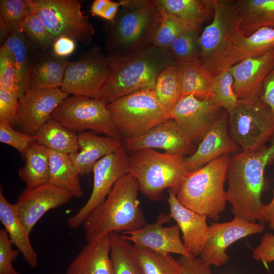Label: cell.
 Instances as JSON below:
<instances>
[{
	"instance_id": "cell-42",
	"label": "cell",
	"mask_w": 274,
	"mask_h": 274,
	"mask_svg": "<svg viewBox=\"0 0 274 274\" xmlns=\"http://www.w3.org/2000/svg\"><path fill=\"white\" fill-rule=\"evenodd\" d=\"M1 19L12 32L20 29V24L29 16L31 9L27 0H1Z\"/></svg>"
},
{
	"instance_id": "cell-38",
	"label": "cell",
	"mask_w": 274,
	"mask_h": 274,
	"mask_svg": "<svg viewBox=\"0 0 274 274\" xmlns=\"http://www.w3.org/2000/svg\"><path fill=\"white\" fill-rule=\"evenodd\" d=\"M160 10L161 19L154 37L152 45L160 49L168 51L174 41L182 33L192 27L184 20Z\"/></svg>"
},
{
	"instance_id": "cell-9",
	"label": "cell",
	"mask_w": 274,
	"mask_h": 274,
	"mask_svg": "<svg viewBox=\"0 0 274 274\" xmlns=\"http://www.w3.org/2000/svg\"><path fill=\"white\" fill-rule=\"evenodd\" d=\"M228 114L229 134L243 152L262 148L274 136V116L260 97L238 99Z\"/></svg>"
},
{
	"instance_id": "cell-11",
	"label": "cell",
	"mask_w": 274,
	"mask_h": 274,
	"mask_svg": "<svg viewBox=\"0 0 274 274\" xmlns=\"http://www.w3.org/2000/svg\"><path fill=\"white\" fill-rule=\"evenodd\" d=\"M51 118L74 132L90 130L122 140L107 105L98 98L68 96L54 110Z\"/></svg>"
},
{
	"instance_id": "cell-45",
	"label": "cell",
	"mask_w": 274,
	"mask_h": 274,
	"mask_svg": "<svg viewBox=\"0 0 274 274\" xmlns=\"http://www.w3.org/2000/svg\"><path fill=\"white\" fill-rule=\"evenodd\" d=\"M13 243L4 228L0 229V274H20L14 268V262L20 252L12 248Z\"/></svg>"
},
{
	"instance_id": "cell-46",
	"label": "cell",
	"mask_w": 274,
	"mask_h": 274,
	"mask_svg": "<svg viewBox=\"0 0 274 274\" xmlns=\"http://www.w3.org/2000/svg\"><path fill=\"white\" fill-rule=\"evenodd\" d=\"M19 98L15 94L0 88V122L16 126Z\"/></svg>"
},
{
	"instance_id": "cell-7",
	"label": "cell",
	"mask_w": 274,
	"mask_h": 274,
	"mask_svg": "<svg viewBox=\"0 0 274 274\" xmlns=\"http://www.w3.org/2000/svg\"><path fill=\"white\" fill-rule=\"evenodd\" d=\"M230 158L229 154L223 155L190 172L176 193L179 202L214 221H218L227 202L224 184Z\"/></svg>"
},
{
	"instance_id": "cell-47",
	"label": "cell",
	"mask_w": 274,
	"mask_h": 274,
	"mask_svg": "<svg viewBox=\"0 0 274 274\" xmlns=\"http://www.w3.org/2000/svg\"><path fill=\"white\" fill-rule=\"evenodd\" d=\"M177 261L181 274H212L211 265L200 257L181 255Z\"/></svg>"
},
{
	"instance_id": "cell-25",
	"label": "cell",
	"mask_w": 274,
	"mask_h": 274,
	"mask_svg": "<svg viewBox=\"0 0 274 274\" xmlns=\"http://www.w3.org/2000/svg\"><path fill=\"white\" fill-rule=\"evenodd\" d=\"M3 45L14 56L19 99L29 90L31 72L40 52L20 29L11 32Z\"/></svg>"
},
{
	"instance_id": "cell-5",
	"label": "cell",
	"mask_w": 274,
	"mask_h": 274,
	"mask_svg": "<svg viewBox=\"0 0 274 274\" xmlns=\"http://www.w3.org/2000/svg\"><path fill=\"white\" fill-rule=\"evenodd\" d=\"M213 20L199 38V61L215 76L233 65L242 17L236 1L213 0Z\"/></svg>"
},
{
	"instance_id": "cell-51",
	"label": "cell",
	"mask_w": 274,
	"mask_h": 274,
	"mask_svg": "<svg viewBox=\"0 0 274 274\" xmlns=\"http://www.w3.org/2000/svg\"><path fill=\"white\" fill-rule=\"evenodd\" d=\"M262 215L265 223L268 224V228L274 230V190L271 201L267 204L263 205Z\"/></svg>"
},
{
	"instance_id": "cell-44",
	"label": "cell",
	"mask_w": 274,
	"mask_h": 274,
	"mask_svg": "<svg viewBox=\"0 0 274 274\" xmlns=\"http://www.w3.org/2000/svg\"><path fill=\"white\" fill-rule=\"evenodd\" d=\"M0 142L18 151L23 156L30 143L36 142L35 135L15 130L9 124L0 122Z\"/></svg>"
},
{
	"instance_id": "cell-6",
	"label": "cell",
	"mask_w": 274,
	"mask_h": 274,
	"mask_svg": "<svg viewBox=\"0 0 274 274\" xmlns=\"http://www.w3.org/2000/svg\"><path fill=\"white\" fill-rule=\"evenodd\" d=\"M128 173L137 181L139 191L151 201L162 199L164 189L176 194L190 172L182 155L142 149L128 153Z\"/></svg>"
},
{
	"instance_id": "cell-10",
	"label": "cell",
	"mask_w": 274,
	"mask_h": 274,
	"mask_svg": "<svg viewBox=\"0 0 274 274\" xmlns=\"http://www.w3.org/2000/svg\"><path fill=\"white\" fill-rule=\"evenodd\" d=\"M31 13L37 15L54 42L67 37L85 45L91 42L95 30L89 17L81 11L78 0H27Z\"/></svg>"
},
{
	"instance_id": "cell-19",
	"label": "cell",
	"mask_w": 274,
	"mask_h": 274,
	"mask_svg": "<svg viewBox=\"0 0 274 274\" xmlns=\"http://www.w3.org/2000/svg\"><path fill=\"white\" fill-rule=\"evenodd\" d=\"M122 140L128 153L142 149H160L168 154L190 156L196 149L194 143L171 118L141 135Z\"/></svg>"
},
{
	"instance_id": "cell-29",
	"label": "cell",
	"mask_w": 274,
	"mask_h": 274,
	"mask_svg": "<svg viewBox=\"0 0 274 274\" xmlns=\"http://www.w3.org/2000/svg\"><path fill=\"white\" fill-rule=\"evenodd\" d=\"M161 10L187 22L199 30L214 15L213 0H154Z\"/></svg>"
},
{
	"instance_id": "cell-39",
	"label": "cell",
	"mask_w": 274,
	"mask_h": 274,
	"mask_svg": "<svg viewBox=\"0 0 274 274\" xmlns=\"http://www.w3.org/2000/svg\"><path fill=\"white\" fill-rule=\"evenodd\" d=\"M198 31L189 28L182 33L172 43L168 52L176 64L199 60Z\"/></svg>"
},
{
	"instance_id": "cell-35",
	"label": "cell",
	"mask_w": 274,
	"mask_h": 274,
	"mask_svg": "<svg viewBox=\"0 0 274 274\" xmlns=\"http://www.w3.org/2000/svg\"><path fill=\"white\" fill-rule=\"evenodd\" d=\"M134 256L144 274H181L177 260L148 249L132 246Z\"/></svg>"
},
{
	"instance_id": "cell-30",
	"label": "cell",
	"mask_w": 274,
	"mask_h": 274,
	"mask_svg": "<svg viewBox=\"0 0 274 274\" xmlns=\"http://www.w3.org/2000/svg\"><path fill=\"white\" fill-rule=\"evenodd\" d=\"M49 150L37 142H32L26 148L24 156L25 163L18 169L19 176L30 189L42 185L49 180Z\"/></svg>"
},
{
	"instance_id": "cell-4",
	"label": "cell",
	"mask_w": 274,
	"mask_h": 274,
	"mask_svg": "<svg viewBox=\"0 0 274 274\" xmlns=\"http://www.w3.org/2000/svg\"><path fill=\"white\" fill-rule=\"evenodd\" d=\"M114 19L107 26L109 56L125 57L152 44L161 19L154 0H122Z\"/></svg>"
},
{
	"instance_id": "cell-17",
	"label": "cell",
	"mask_w": 274,
	"mask_h": 274,
	"mask_svg": "<svg viewBox=\"0 0 274 274\" xmlns=\"http://www.w3.org/2000/svg\"><path fill=\"white\" fill-rule=\"evenodd\" d=\"M172 218L169 214H160L157 220L146 223L134 231L123 232V237L133 245L148 249L163 255L178 254L194 257L187 250L180 237V229L177 224L165 227L164 223Z\"/></svg>"
},
{
	"instance_id": "cell-14",
	"label": "cell",
	"mask_w": 274,
	"mask_h": 274,
	"mask_svg": "<svg viewBox=\"0 0 274 274\" xmlns=\"http://www.w3.org/2000/svg\"><path fill=\"white\" fill-rule=\"evenodd\" d=\"M264 230V224L250 222L239 217H234L229 222L212 223L209 226L208 238L199 257L211 266L223 265L229 261L226 250L231 245Z\"/></svg>"
},
{
	"instance_id": "cell-36",
	"label": "cell",
	"mask_w": 274,
	"mask_h": 274,
	"mask_svg": "<svg viewBox=\"0 0 274 274\" xmlns=\"http://www.w3.org/2000/svg\"><path fill=\"white\" fill-rule=\"evenodd\" d=\"M114 274H144L132 250V245L122 235L110 234Z\"/></svg>"
},
{
	"instance_id": "cell-40",
	"label": "cell",
	"mask_w": 274,
	"mask_h": 274,
	"mask_svg": "<svg viewBox=\"0 0 274 274\" xmlns=\"http://www.w3.org/2000/svg\"><path fill=\"white\" fill-rule=\"evenodd\" d=\"M233 79L228 70L224 71L214 76L210 99L220 109L227 113L236 105L238 99L233 91Z\"/></svg>"
},
{
	"instance_id": "cell-48",
	"label": "cell",
	"mask_w": 274,
	"mask_h": 274,
	"mask_svg": "<svg viewBox=\"0 0 274 274\" xmlns=\"http://www.w3.org/2000/svg\"><path fill=\"white\" fill-rule=\"evenodd\" d=\"M253 257L266 264L274 261V234L265 232L259 246L253 250Z\"/></svg>"
},
{
	"instance_id": "cell-43",
	"label": "cell",
	"mask_w": 274,
	"mask_h": 274,
	"mask_svg": "<svg viewBox=\"0 0 274 274\" xmlns=\"http://www.w3.org/2000/svg\"><path fill=\"white\" fill-rule=\"evenodd\" d=\"M0 88L16 94L19 98L14 56L4 45H1L0 48Z\"/></svg>"
},
{
	"instance_id": "cell-41",
	"label": "cell",
	"mask_w": 274,
	"mask_h": 274,
	"mask_svg": "<svg viewBox=\"0 0 274 274\" xmlns=\"http://www.w3.org/2000/svg\"><path fill=\"white\" fill-rule=\"evenodd\" d=\"M20 27L39 52L47 50L52 46L53 41L37 15L31 13L20 24Z\"/></svg>"
},
{
	"instance_id": "cell-18",
	"label": "cell",
	"mask_w": 274,
	"mask_h": 274,
	"mask_svg": "<svg viewBox=\"0 0 274 274\" xmlns=\"http://www.w3.org/2000/svg\"><path fill=\"white\" fill-rule=\"evenodd\" d=\"M73 196L47 182L35 188H25L15 203L17 216L30 233L38 221L50 210L68 202Z\"/></svg>"
},
{
	"instance_id": "cell-3",
	"label": "cell",
	"mask_w": 274,
	"mask_h": 274,
	"mask_svg": "<svg viewBox=\"0 0 274 274\" xmlns=\"http://www.w3.org/2000/svg\"><path fill=\"white\" fill-rule=\"evenodd\" d=\"M109 56L111 72L98 98L106 105L134 92L154 89L159 75L176 65L168 51L152 44L125 57Z\"/></svg>"
},
{
	"instance_id": "cell-28",
	"label": "cell",
	"mask_w": 274,
	"mask_h": 274,
	"mask_svg": "<svg viewBox=\"0 0 274 274\" xmlns=\"http://www.w3.org/2000/svg\"><path fill=\"white\" fill-rule=\"evenodd\" d=\"M180 97L193 95L200 99H210L214 75L199 60L176 64Z\"/></svg>"
},
{
	"instance_id": "cell-32",
	"label": "cell",
	"mask_w": 274,
	"mask_h": 274,
	"mask_svg": "<svg viewBox=\"0 0 274 274\" xmlns=\"http://www.w3.org/2000/svg\"><path fill=\"white\" fill-rule=\"evenodd\" d=\"M242 17L240 29L248 36L262 27L274 28V0H236Z\"/></svg>"
},
{
	"instance_id": "cell-49",
	"label": "cell",
	"mask_w": 274,
	"mask_h": 274,
	"mask_svg": "<svg viewBox=\"0 0 274 274\" xmlns=\"http://www.w3.org/2000/svg\"><path fill=\"white\" fill-rule=\"evenodd\" d=\"M260 97L269 107L274 116V67L263 81Z\"/></svg>"
},
{
	"instance_id": "cell-2",
	"label": "cell",
	"mask_w": 274,
	"mask_h": 274,
	"mask_svg": "<svg viewBox=\"0 0 274 274\" xmlns=\"http://www.w3.org/2000/svg\"><path fill=\"white\" fill-rule=\"evenodd\" d=\"M139 185L129 174L114 184L105 199L84 220L82 225L87 243L98 241L111 233L131 231L143 227L146 218L138 199Z\"/></svg>"
},
{
	"instance_id": "cell-31",
	"label": "cell",
	"mask_w": 274,
	"mask_h": 274,
	"mask_svg": "<svg viewBox=\"0 0 274 274\" xmlns=\"http://www.w3.org/2000/svg\"><path fill=\"white\" fill-rule=\"evenodd\" d=\"M49 182L68 192L73 197L83 195L80 174L69 155L49 150Z\"/></svg>"
},
{
	"instance_id": "cell-37",
	"label": "cell",
	"mask_w": 274,
	"mask_h": 274,
	"mask_svg": "<svg viewBox=\"0 0 274 274\" xmlns=\"http://www.w3.org/2000/svg\"><path fill=\"white\" fill-rule=\"evenodd\" d=\"M154 90L158 100L170 116L180 98L176 64L166 68L159 75Z\"/></svg>"
},
{
	"instance_id": "cell-23",
	"label": "cell",
	"mask_w": 274,
	"mask_h": 274,
	"mask_svg": "<svg viewBox=\"0 0 274 274\" xmlns=\"http://www.w3.org/2000/svg\"><path fill=\"white\" fill-rule=\"evenodd\" d=\"M78 136L80 151L69 156L81 176L89 174L99 160L122 146L121 139L100 136L91 131L80 132Z\"/></svg>"
},
{
	"instance_id": "cell-53",
	"label": "cell",
	"mask_w": 274,
	"mask_h": 274,
	"mask_svg": "<svg viewBox=\"0 0 274 274\" xmlns=\"http://www.w3.org/2000/svg\"><path fill=\"white\" fill-rule=\"evenodd\" d=\"M110 0H95L91 7L92 14L101 17L108 6Z\"/></svg>"
},
{
	"instance_id": "cell-16",
	"label": "cell",
	"mask_w": 274,
	"mask_h": 274,
	"mask_svg": "<svg viewBox=\"0 0 274 274\" xmlns=\"http://www.w3.org/2000/svg\"><path fill=\"white\" fill-rule=\"evenodd\" d=\"M220 109L210 99L189 95L180 98L170 118L192 143H197L202 140L214 125Z\"/></svg>"
},
{
	"instance_id": "cell-13",
	"label": "cell",
	"mask_w": 274,
	"mask_h": 274,
	"mask_svg": "<svg viewBox=\"0 0 274 274\" xmlns=\"http://www.w3.org/2000/svg\"><path fill=\"white\" fill-rule=\"evenodd\" d=\"M128 154L123 145L99 160L93 168V184L91 195L85 204L67 220L68 226L75 229L86 216L106 198L116 182L128 173Z\"/></svg>"
},
{
	"instance_id": "cell-34",
	"label": "cell",
	"mask_w": 274,
	"mask_h": 274,
	"mask_svg": "<svg viewBox=\"0 0 274 274\" xmlns=\"http://www.w3.org/2000/svg\"><path fill=\"white\" fill-rule=\"evenodd\" d=\"M233 65L244 59L262 55L274 48V28H260L245 36L240 30L235 37Z\"/></svg>"
},
{
	"instance_id": "cell-12",
	"label": "cell",
	"mask_w": 274,
	"mask_h": 274,
	"mask_svg": "<svg viewBox=\"0 0 274 274\" xmlns=\"http://www.w3.org/2000/svg\"><path fill=\"white\" fill-rule=\"evenodd\" d=\"M111 68L109 56L97 49L90 50L78 60L69 62L60 88L70 95L98 98Z\"/></svg>"
},
{
	"instance_id": "cell-22",
	"label": "cell",
	"mask_w": 274,
	"mask_h": 274,
	"mask_svg": "<svg viewBox=\"0 0 274 274\" xmlns=\"http://www.w3.org/2000/svg\"><path fill=\"white\" fill-rule=\"evenodd\" d=\"M168 192L169 215L179 226L187 250L193 256L199 257L208 236V216L185 207L178 200L175 192L170 189Z\"/></svg>"
},
{
	"instance_id": "cell-1",
	"label": "cell",
	"mask_w": 274,
	"mask_h": 274,
	"mask_svg": "<svg viewBox=\"0 0 274 274\" xmlns=\"http://www.w3.org/2000/svg\"><path fill=\"white\" fill-rule=\"evenodd\" d=\"M274 160V138L268 146L254 152H242L230 158L227 172V201L232 212L252 222L264 224L261 195L265 186L264 170Z\"/></svg>"
},
{
	"instance_id": "cell-20",
	"label": "cell",
	"mask_w": 274,
	"mask_h": 274,
	"mask_svg": "<svg viewBox=\"0 0 274 274\" xmlns=\"http://www.w3.org/2000/svg\"><path fill=\"white\" fill-rule=\"evenodd\" d=\"M273 67L274 48L262 55L246 58L229 68L237 98L260 97L263 81Z\"/></svg>"
},
{
	"instance_id": "cell-24",
	"label": "cell",
	"mask_w": 274,
	"mask_h": 274,
	"mask_svg": "<svg viewBox=\"0 0 274 274\" xmlns=\"http://www.w3.org/2000/svg\"><path fill=\"white\" fill-rule=\"evenodd\" d=\"M66 274H114L110 234L87 243L68 265Z\"/></svg>"
},
{
	"instance_id": "cell-33",
	"label": "cell",
	"mask_w": 274,
	"mask_h": 274,
	"mask_svg": "<svg viewBox=\"0 0 274 274\" xmlns=\"http://www.w3.org/2000/svg\"><path fill=\"white\" fill-rule=\"evenodd\" d=\"M35 135L36 142L49 150L70 155L77 153L80 149L76 132L51 118Z\"/></svg>"
},
{
	"instance_id": "cell-15",
	"label": "cell",
	"mask_w": 274,
	"mask_h": 274,
	"mask_svg": "<svg viewBox=\"0 0 274 274\" xmlns=\"http://www.w3.org/2000/svg\"><path fill=\"white\" fill-rule=\"evenodd\" d=\"M69 95L60 88L28 90L19 99L16 126L21 132L34 135Z\"/></svg>"
},
{
	"instance_id": "cell-52",
	"label": "cell",
	"mask_w": 274,
	"mask_h": 274,
	"mask_svg": "<svg viewBox=\"0 0 274 274\" xmlns=\"http://www.w3.org/2000/svg\"><path fill=\"white\" fill-rule=\"evenodd\" d=\"M122 4V0L120 1L119 2H115L110 1L101 17L110 22L112 21L115 18L118 10Z\"/></svg>"
},
{
	"instance_id": "cell-8",
	"label": "cell",
	"mask_w": 274,
	"mask_h": 274,
	"mask_svg": "<svg viewBox=\"0 0 274 274\" xmlns=\"http://www.w3.org/2000/svg\"><path fill=\"white\" fill-rule=\"evenodd\" d=\"M107 106L122 140L141 135L170 118L154 89L128 94Z\"/></svg>"
},
{
	"instance_id": "cell-21",
	"label": "cell",
	"mask_w": 274,
	"mask_h": 274,
	"mask_svg": "<svg viewBox=\"0 0 274 274\" xmlns=\"http://www.w3.org/2000/svg\"><path fill=\"white\" fill-rule=\"evenodd\" d=\"M228 113L223 109L194 153L185 157V162L189 172L199 169L223 155L237 151L238 145L228 131Z\"/></svg>"
},
{
	"instance_id": "cell-26",
	"label": "cell",
	"mask_w": 274,
	"mask_h": 274,
	"mask_svg": "<svg viewBox=\"0 0 274 274\" xmlns=\"http://www.w3.org/2000/svg\"><path fill=\"white\" fill-rule=\"evenodd\" d=\"M0 220L13 245L22 255L23 259L32 268L38 265V256L29 238L30 233L19 219L15 204L8 201L0 190Z\"/></svg>"
},
{
	"instance_id": "cell-50",
	"label": "cell",
	"mask_w": 274,
	"mask_h": 274,
	"mask_svg": "<svg viewBox=\"0 0 274 274\" xmlns=\"http://www.w3.org/2000/svg\"><path fill=\"white\" fill-rule=\"evenodd\" d=\"M52 51L57 56L66 57L72 54L76 49L75 41L67 37L56 39L52 45Z\"/></svg>"
},
{
	"instance_id": "cell-27",
	"label": "cell",
	"mask_w": 274,
	"mask_h": 274,
	"mask_svg": "<svg viewBox=\"0 0 274 274\" xmlns=\"http://www.w3.org/2000/svg\"><path fill=\"white\" fill-rule=\"evenodd\" d=\"M69 62L67 57H59L52 50L40 53L31 72L29 90L61 88Z\"/></svg>"
}]
</instances>
